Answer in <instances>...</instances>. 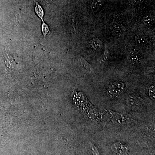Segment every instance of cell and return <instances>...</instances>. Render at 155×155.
<instances>
[{"label":"cell","instance_id":"1","mask_svg":"<svg viewBox=\"0 0 155 155\" xmlns=\"http://www.w3.org/2000/svg\"><path fill=\"white\" fill-rule=\"evenodd\" d=\"M125 85L120 81H116L108 87V93L112 96L118 95L124 91Z\"/></svg>","mask_w":155,"mask_h":155},{"label":"cell","instance_id":"2","mask_svg":"<svg viewBox=\"0 0 155 155\" xmlns=\"http://www.w3.org/2000/svg\"><path fill=\"white\" fill-rule=\"evenodd\" d=\"M110 29L116 36L121 37L125 33L126 29L123 25L118 22H112L110 25Z\"/></svg>","mask_w":155,"mask_h":155},{"label":"cell","instance_id":"3","mask_svg":"<svg viewBox=\"0 0 155 155\" xmlns=\"http://www.w3.org/2000/svg\"><path fill=\"white\" fill-rule=\"evenodd\" d=\"M112 150L117 155H126L128 151V148L127 146L118 142L112 145Z\"/></svg>","mask_w":155,"mask_h":155},{"label":"cell","instance_id":"4","mask_svg":"<svg viewBox=\"0 0 155 155\" xmlns=\"http://www.w3.org/2000/svg\"><path fill=\"white\" fill-rule=\"evenodd\" d=\"M104 0H93L91 5V9L92 12H96L101 8Z\"/></svg>","mask_w":155,"mask_h":155},{"label":"cell","instance_id":"5","mask_svg":"<svg viewBox=\"0 0 155 155\" xmlns=\"http://www.w3.org/2000/svg\"><path fill=\"white\" fill-rule=\"evenodd\" d=\"M102 43L98 39L94 38L90 44L91 48L95 51H99L101 48Z\"/></svg>","mask_w":155,"mask_h":155},{"label":"cell","instance_id":"6","mask_svg":"<svg viewBox=\"0 0 155 155\" xmlns=\"http://www.w3.org/2000/svg\"><path fill=\"white\" fill-rule=\"evenodd\" d=\"M128 61L132 64H136L139 61V58L136 53L131 52L129 53L127 57Z\"/></svg>","mask_w":155,"mask_h":155},{"label":"cell","instance_id":"7","mask_svg":"<svg viewBox=\"0 0 155 155\" xmlns=\"http://www.w3.org/2000/svg\"><path fill=\"white\" fill-rule=\"evenodd\" d=\"M135 42L136 44L140 47L145 46L147 43V41L145 38L140 35L136 36Z\"/></svg>","mask_w":155,"mask_h":155},{"label":"cell","instance_id":"8","mask_svg":"<svg viewBox=\"0 0 155 155\" xmlns=\"http://www.w3.org/2000/svg\"><path fill=\"white\" fill-rule=\"evenodd\" d=\"M109 57V51L106 48L104 51L102 55L99 58L98 61L99 63H101V64H104V63H105L106 61H107Z\"/></svg>","mask_w":155,"mask_h":155},{"label":"cell","instance_id":"9","mask_svg":"<svg viewBox=\"0 0 155 155\" xmlns=\"http://www.w3.org/2000/svg\"><path fill=\"white\" fill-rule=\"evenodd\" d=\"M35 12L38 17L43 21L44 11L41 6L36 2L35 7Z\"/></svg>","mask_w":155,"mask_h":155},{"label":"cell","instance_id":"10","mask_svg":"<svg viewBox=\"0 0 155 155\" xmlns=\"http://www.w3.org/2000/svg\"><path fill=\"white\" fill-rule=\"evenodd\" d=\"M80 62L82 67H83L84 69H86L87 71L91 72H94L93 69L92 67H91V65L89 64L88 63H87L85 60H84L83 58H81V59H80Z\"/></svg>","mask_w":155,"mask_h":155},{"label":"cell","instance_id":"11","mask_svg":"<svg viewBox=\"0 0 155 155\" xmlns=\"http://www.w3.org/2000/svg\"><path fill=\"white\" fill-rule=\"evenodd\" d=\"M42 31L44 36H46L50 33V31L48 26L43 22L42 25Z\"/></svg>","mask_w":155,"mask_h":155},{"label":"cell","instance_id":"12","mask_svg":"<svg viewBox=\"0 0 155 155\" xmlns=\"http://www.w3.org/2000/svg\"><path fill=\"white\" fill-rule=\"evenodd\" d=\"M153 19L152 17L150 16H147L143 17L142 19L143 22L145 25H150L152 22Z\"/></svg>","mask_w":155,"mask_h":155},{"label":"cell","instance_id":"13","mask_svg":"<svg viewBox=\"0 0 155 155\" xmlns=\"http://www.w3.org/2000/svg\"><path fill=\"white\" fill-rule=\"evenodd\" d=\"M149 94L150 97L153 100L155 99V86L152 85L150 87L149 90Z\"/></svg>","mask_w":155,"mask_h":155},{"label":"cell","instance_id":"14","mask_svg":"<svg viewBox=\"0 0 155 155\" xmlns=\"http://www.w3.org/2000/svg\"><path fill=\"white\" fill-rule=\"evenodd\" d=\"M128 2L134 5H138L143 2L145 0H128Z\"/></svg>","mask_w":155,"mask_h":155},{"label":"cell","instance_id":"15","mask_svg":"<svg viewBox=\"0 0 155 155\" xmlns=\"http://www.w3.org/2000/svg\"><path fill=\"white\" fill-rule=\"evenodd\" d=\"M90 145L91 147V148H92V150L93 151V152L94 153L95 155H100L99 153V152L97 150L96 148V147L94 145V144H93L92 143H90Z\"/></svg>","mask_w":155,"mask_h":155},{"label":"cell","instance_id":"16","mask_svg":"<svg viewBox=\"0 0 155 155\" xmlns=\"http://www.w3.org/2000/svg\"><path fill=\"white\" fill-rule=\"evenodd\" d=\"M45 1H46V0H45ZM46 1H47V0H46Z\"/></svg>","mask_w":155,"mask_h":155}]
</instances>
